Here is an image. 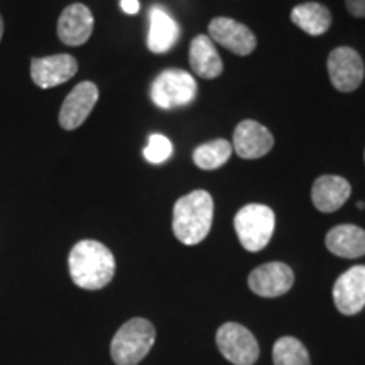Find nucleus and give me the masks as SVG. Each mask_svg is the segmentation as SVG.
<instances>
[{
	"instance_id": "2",
	"label": "nucleus",
	"mask_w": 365,
	"mask_h": 365,
	"mask_svg": "<svg viewBox=\"0 0 365 365\" xmlns=\"http://www.w3.org/2000/svg\"><path fill=\"white\" fill-rule=\"evenodd\" d=\"M213 222V198L203 190L180 198L173 210V232L185 245H196L207 239Z\"/></svg>"
},
{
	"instance_id": "1",
	"label": "nucleus",
	"mask_w": 365,
	"mask_h": 365,
	"mask_svg": "<svg viewBox=\"0 0 365 365\" xmlns=\"http://www.w3.org/2000/svg\"><path fill=\"white\" fill-rule=\"evenodd\" d=\"M68 266L76 286L86 291H97L113 279L115 257L102 242L81 240L71 249Z\"/></svg>"
},
{
	"instance_id": "23",
	"label": "nucleus",
	"mask_w": 365,
	"mask_h": 365,
	"mask_svg": "<svg viewBox=\"0 0 365 365\" xmlns=\"http://www.w3.org/2000/svg\"><path fill=\"white\" fill-rule=\"evenodd\" d=\"M345 4L354 17H365V0H345Z\"/></svg>"
},
{
	"instance_id": "15",
	"label": "nucleus",
	"mask_w": 365,
	"mask_h": 365,
	"mask_svg": "<svg viewBox=\"0 0 365 365\" xmlns=\"http://www.w3.org/2000/svg\"><path fill=\"white\" fill-rule=\"evenodd\" d=\"M352 193L350 182L341 176L325 175L313 182L312 202L319 212L333 213L344 207Z\"/></svg>"
},
{
	"instance_id": "21",
	"label": "nucleus",
	"mask_w": 365,
	"mask_h": 365,
	"mask_svg": "<svg viewBox=\"0 0 365 365\" xmlns=\"http://www.w3.org/2000/svg\"><path fill=\"white\" fill-rule=\"evenodd\" d=\"M274 365H312L307 346L294 336H281L272 346Z\"/></svg>"
},
{
	"instance_id": "25",
	"label": "nucleus",
	"mask_w": 365,
	"mask_h": 365,
	"mask_svg": "<svg viewBox=\"0 0 365 365\" xmlns=\"http://www.w3.org/2000/svg\"><path fill=\"white\" fill-rule=\"evenodd\" d=\"M2 36H4V21L2 17H0V41H2Z\"/></svg>"
},
{
	"instance_id": "17",
	"label": "nucleus",
	"mask_w": 365,
	"mask_h": 365,
	"mask_svg": "<svg viewBox=\"0 0 365 365\" xmlns=\"http://www.w3.org/2000/svg\"><path fill=\"white\" fill-rule=\"evenodd\" d=\"M325 245L331 254L344 259L365 255V230L357 225H336L325 237Z\"/></svg>"
},
{
	"instance_id": "24",
	"label": "nucleus",
	"mask_w": 365,
	"mask_h": 365,
	"mask_svg": "<svg viewBox=\"0 0 365 365\" xmlns=\"http://www.w3.org/2000/svg\"><path fill=\"white\" fill-rule=\"evenodd\" d=\"M120 7L125 14H130V16H134V14L139 12L140 2H139V0H120Z\"/></svg>"
},
{
	"instance_id": "11",
	"label": "nucleus",
	"mask_w": 365,
	"mask_h": 365,
	"mask_svg": "<svg viewBox=\"0 0 365 365\" xmlns=\"http://www.w3.org/2000/svg\"><path fill=\"white\" fill-rule=\"evenodd\" d=\"M294 284V274L282 262H267L255 267L249 276V287L262 298L286 294Z\"/></svg>"
},
{
	"instance_id": "20",
	"label": "nucleus",
	"mask_w": 365,
	"mask_h": 365,
	"mask_svg": "<svg viewBox=\"0 0 365 365\" xmlns=\"http://www.w3.org/2000/svg\"><path fill=\"white\" fill-rule=\"evenodd\" d=\"M232 150H234V148L225 139L210 140V143H205L195 149L193 161L200 170H218L230 159Z\"/></svg>"
},
{
	"instance_id": "12",
	"label": "nucleus",
	"mask_w": 365,
	"mask_h": 365,
	"mask_svg": "<svg viewBox=\"0 0 365 365\" xmlns=\"http://www.w3.org/2000/svg\"><path fill=\"white\" fill-rule=\"evenodd\" d=\"M76 71H78V63L71 54L33 58L31 61V78L43 90L66 83L76 75Z\"/></svg>"
},
{
	"instance_id": "10",
	"label": "nucleus",
	"mask_w": 365,
	"mask_h": 365,
	"mask_svg": "<svg viewBox=\"0 0 365 365\" xmlns=\"http://www.w3.org/2000/svg\"><path fill=\"white\" fill-rule=\"evenodd\" d=\"M98 102V88L91 81L76 85L63 102L59 110V125L65 130H75L83 124Z\"/></svg>"
},
{
	"instance_id": "13",
	"label": "nucleus",
	"mask_w": 365,
	"mask_h": 365,
	"mask_svg": "<svg viewBox=\"0 0 365 365\" xmlns=\"http://www.w3.org/2000/svg\"><path fill=\"white\" fill-rule=\"evenodd\" d=\"M274 145V137L267 127L255 120H244L234 132V150L242 159L266 156Z\"/></svg>"
},
{
	"instance_id": "9",
	"label": "nucleus",
	"mask_w": 365,
	"mask_h": 365,
	"mask_svg": "<svg viewBox=\"0 0 365 365\" xmlns=\"http://www.w3.org/2000/svg\"><path fill=\"white\" fill-rule=\"evenodd\" d=\"M210 39L237 56H247L257 46V39L247 26L228 17H215L208 26Z\"/></svg>"
},
{
	"instance_id": "22",
	"label": "nucleus",
	"mask_w": 365,
	"mask_h": 365,
	"mask_svg": "<svg viewBox=\"0 0 365 365\" xmlns=\"http://www.w3.org/2000/svg\"><path fill=\"white\" fill-rule=\"evenodd\" d=\"M173 144L166 135L153 134L149 137V143L144 148V158L153 164H161L171 158Z\"/></svg>"
},
{
	"instance_id": "26",
	"label": "nucleus",
	"mask_w": 365,
	"mask_h": 365,
	"mask_svg": "<svg viewBox=\"0 0 365 365\" xmlns=\"http://www.w3.org/2000/svg\"><path fill=\"white\" fill-rule=\"evenodd\" d=\"M357 207H359L360 210H364V208H365V203H364V202H359V203H357Z\"/></svg>"
},
{
	"instance_id": "8",
	"label": "nucleus",
	"mask_w": 365,
	"mask_h": 365,
	"mask_svg": "<svg viewBox=\"0 0 365 365\" xmlns=\"http://www.w3.org/2000/svg\"><path fill=\"white\" fill-rule=\"evenodd\" d=\"M333 301L341 314L352 317L365 308V266L345 271L333 286Z\"/></svg>"
},
{
	"instance_id": "5",
	"label": "nucleus",
	"mask_w": 365,
	"mask_h": 365,
	"mask_svg": "<svg viewBox=\"0 0 365 365\" xmlns=\"http://www.w3.org/2000/svg\"><path fill=\"white\" fill-rule=\"evenodd\" d=\"M196 81L188 71L182 70H166L153 81L150 86V98L159 108L182 107L188 105L196 97Z\"/></svg>"
},
{
	"instance_id": "19",
	"label": "nucleus",
	"mask_w": 365,
	"mask_h": 365,
	"mask_svg": "<svg viewBox=\"0 0 365 365\" xmlns=\"http://www.w3.org/2000/svg\"><path fill=\"white\" fill-rule=\"evenodd\" d=\"M291 21L309 36L325 34L331 26V14L323 4H299L291 12Z\"/></svg>"
},
{
	"instance_id": "14",
	"label": "nucleus",
	"mask_w": 365,
	"mask_h": 365,
	"mask_svg": "<svg viewBox=\"0 0 365 365\" xmlns=\"http://www.w3.org/2000/svg\"><path fill=\"white\" fill-rule=\"evenodd\" d=\"M93 33V16L83 4H71L58 21V38L66 46H81Z\"/></svg>"
},
{
	"instance_id": "16",
	"label": "nucleus",
	"mask_w": 365,
	"mask_h": 365,
	"mask_svg": "<svg viewBox=\"0 0 365 365\" xmlns=\"http://www.w3.org/2000/svg\"><path fill=\"white\" fill-rule=\"evenodd\" d=\"M180 39V26L173 19L171 14L163 7H153L149 12V33L148 48L149 51L163 54L173 49Z\"/></svg>"
},
{
	"instance_id": "6",
	"label": "nucleus",
	"mask_w": 365,
	"mask_h": 365,
	"mask_svg": "<svg viewBox=\"0 0 365 365\" xmlns=\"http://www.w3.org/2000/svg\"><path fill=\"white\" fill-rule=\"evenodd\" d=\"M217 345L223 357L234 365H254L259 359V344L252 331L228 322L217 331Z\"/></svg>"
},
{
	"instance_id": "4",
	"label": "nucleus",
	"mask_w": 365,
	"mask_h": 365,
	"mask_svg": "<svg viewBox=\"0 0 365 365\" xmlns=\"http://www.w3.org/2000/svg\"><path fill=\"white\" fill-rule=\"evenodd\" d=\"M234 227L242 247L249 252H259L271 242L276 215L267 205L250 203L237 212Z\"/></svg>"
},
{
	"instance_id": "3",
	"label": "nucleus",
	"mask_w": 365,
	"mask_h": 365,
	"mask_svg": "<svg viewBox=\"0 0 365 365\" xmlns=\"http://www.w3.org/2000/svg\"><path fill=\"white\" fill-rule=\"evenodd\" d=\"M156 341V328L145 318H132L118 328L110 344L112 360L117 365H137Z\"/></svg>"
},
{
	"instance_id": "18",
	"label": "nucleus",
	"mask_w": 365,
	"mask_h": 365,
	"mask_svg": "<svg viewBox=\"0 0 365 365\" xmlns=\"http://www.w3.org/2000/svg\"><path fill=\"white\" fill-rule=\"evenodd\" d=\"M190 66L196 76L213 80L222 75L223 63L215 44L210 36L200 34L191 41L190 46Z\"/></svg>"
},
{
	"instance_id": "7",
	"label": "nucleus",
	"mask_w": 365,
	"mask_h": 365,
	"mask_svg": "<svg viewBox=\"0 0 365 365\" xmlns=\"http://www.w3.org/2000/svg\"><path fill=\"white\" fill-rule=\"evenodd\" d=\"M327 66L331 85L339 91L349 93V91L357 90L362 85L365 76L364 59L349 46L333 49L328 56Z\"/></svg>"
}]
</instances>
